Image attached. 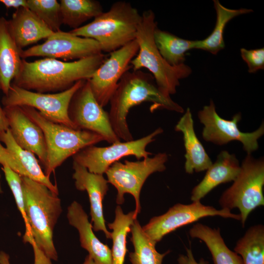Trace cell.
<instances>
[{
    "label": "cell",
    "mask_w": 264,
    "mask_h": 264,
    "mask_svg": "<svg viewBox=\"0 0 264 264\" xmlns=\"http://www.w3.org/2000/svg\"><path fill=\"white\" fill-rule=\"evenodd\" d=\"M10 33L21 50L41 40L47 39L52 31L33 12L27 7H21L8 20Z\"/></svg>",
    "instance_id": "20"
},
{
    "label": "cell",
    "mask_w": 264,
    "mask_h": 264,
    "mask_svg": "<svg viewBox=\"0 0 264 264\" xmlns=\"http://www.w3.org/2000/svg\"><path fill=\"white\" fill-rule=\"evenodd\" d=\"M24 208L30 227L33 264H52L58 254L53 241L54 227L62 213L58 194L46 186L21 176Z\"/></svg>",
    "instance_id": "1"
},
{
    "label": "cell",
    "mask_w": 264,
    "mask_h": 264,
    "mask_svg": "<svg viewBox=\"0 0 264 264\" xmlns=\"http://www.w3.org/2000/svg\"><path fill=\"white\" fill-rule=\"evenodd\" d=\"M102 53L95 40L61 30L53 32L43 44L22 50V58L44 57L61 59L65 61L78 60Z\"/></svg>",
    "instance_id": "15"
},
{
    "label": "cell",
    "mask_w": 264,
    "mask_h": 264,
    "mask_svg": "<svg viewBox=\"0 0 264 264\" xmlns=\"http://www.w3.org/2000/svg\"><path fill=\"white\" fill-rule=\"evenodd\" d=\"M217 19L215 27L211 33L202 40L194 41L193 49L205 50L216 55L225 47L223 33L227 23L234 18L253 11L252 9H231L223 6L218 0H214Z\"/></svg>",
    "instance_id": "25"
},
{
    "label": "cell",
    "mask_w": 264,
    "mask_h": 264,
    "mask_svg": "<svg viewBox=\"0 0 264 264\" xmlns=\"http://www.w3.org/2000/svg\"><path fill=\"white\" fill-rule=\"evenodd\" d=\"M86 81L80 80L66 90L52 93L28 90L11 83L9 90L2 97L1 103L4 107H32L54 123L77 129L69 117L68 108L73 96Z\"/></svg>",
    "instance_id": "9"
},
{
    "label": "cell",
    "mask_w": 264,
    "mask_h": 264,
    "mask_svg": "<svg viewBox=\"0 0 264 264\" xmlns=\"http://www.w3.org/2000/svg\"><path fill=\"white\" fill-rule=\"evenodd\" d=\"M69 223L76 228L79 235L81 246L86 250L95 264H112L111 251L93 233L91 223L82 205L73 201L67 207Z\"/></svg>",
    "instance_id": "19"
},
{
    "label": "cell",
    "mask_w": 264,
    "mask_h": 264,
    "mask_svg": "<svg viewBox=\"0 0 264 264\" xmlns=\"http://www.w3.org/2000/svg\"><path fill=\"white\" fill-rule=\"evenodd\" d=\"M7 8H14L16 10L21 7H27V0H0Z\"/></svg>",
    "instance_id": "35"
},
{
    "label": "cell",
    "mask_w": 264,
    "mask_h": 264,
    "mask_svg": "<svg viewBox=\"0 0 264 264\" xmlns=\"http://www.w3.org/2000/svg\"><path fill=\"white\" fill-rule=\"evenodd\" d=\"M234 251L241 255L243 264H264V227H250L237 242Z\"/></svg>",
    "instance_id": "30"
},
{
    "label": "cell",
    "mask_w": 264,
    "mask_h": 264,
    "mask_svg": "<svg viewBox=\"0 0 264 264\" xmlns=\"http://www.w3.org/2000/svg\"><path fill=\"white\" fill-rule=\"evenodd\" d=\"M27 8L33 12L52 31L61 30L60 3L56 0H27Z\"/></svg>",
    "instance_id": "31"
},
{
    "label": "cell",
    "mask_w": 264,
    "mask_h": 264,
    "mask_svg": "<svg viewBox=\"0 0 264 264\" xmlns=\"http://www.w3.org/2000/svg\"><path fill=\"white\" fill-rule=\"evenodd\" d=\"M215 216L241 220L240 214L232 213L228 209L218 210L213 206L204 205L199 201L190 204L177 203L164 214L152 218L142 228L156 244L165 235L179 227L204 217Z\"/></svg>",
    "instance_id": "11"
},
{
    "label": "cell",
    "mask_w": 264,
    "mask_h": 264,
    "mask_svg": "<svg viewBox=\"0 0 264 264\" xmlns=\"http://www.w3.org/2000/svg\"><path fill=\"white\" fill-rule=\"evenodd\" d=\"M72 168V178L76 188L81 191H86L88 196L92 229L95 231H103L107 239H111L110 232L105 224L103 210V200L109 190L107 179L103 175L91 173L74 161Z\"/></svg>",
    "instance_id": "18"
},
{
    "label": "cell",
    "mask_w": 264,
    "mask_h": 264,
    "mask_svg": "<svg viewBox=\"0 0 264 264\" xmlns=\"http://www.w3.org/2000/svg\"><path fill=\"white\" fill-rule=\"evenodd\" d=\"M20 107L44 133L47 151V161L44 172L47 176L50 177L68 157L87 147L104 140L96 133L54 123L32 107Z\"/></svg>",
    "instance_id": "6"
},
{
    "label": "cell",
    "mask_w": 264,
    "mask_h": 264,
    "mask_svg": "<svg viewBox=\"0 0 264 264\" xmlns=\"http://www.w3.org/2000/svg\"><path fill=\"white\" fill-rule=\"evenodd\" d=\"M153 103L151 112L158 109L183 113L181 106L158 88L153 75L140 70L127 71L111 97L109 115L112 128L120 139L133 140L127 122L130 110L143 102Z\"/></svg>",
    "instance_id": "3"
},
{
    "label": "cell",
    "mask_w": 264,
    "mask_h": 264,
    "mask_svg": "<svg viewBox=\"0 0 264 264\" xmlns=\"http://www.w3.org/2000/svg\"><path fill=\"white\" fill-rule=\"evenodd\" d=\"M68 113L77 129L96 133L110 144L120 141L112 128L109 113L93 95L88 80L73 96Z\"/></svg>",
    "instance_id": "12"
},
{
    "label": "cell",
    "mask_w": 264,
    "mask_h": 264,
    "mask_svg": "<svg viewBox=\"0 0 264 264\" xmlns=\"http://www.w3.org/2000/svg\"><path fill=\"white\" fill-rule=\"evenodd\" d=\"M241 54L243 60L246 63L249 73H255L264 68V48L246 49L242 48Z\"/></svg>",
    "instance_id": "33"
},
{
    "label": "cell",
    "mask_w": 264,
    "mask_h": 264,
    "mask_svg": "<svg viewBox=\"0 0 264 264\" xmlns=\"http://www.w3.org/2000/svg\"><path fill=\"white\" fill-rule=\"evenodd\" d=\"M175 130L183 133L186 150V172L191 174L194 171L207 170L212 162L195 133L192 115L189 108L177 122Z\"/></svg>",
    "instance_id": "22"
},
{
    "label": "cell",
    "mask_w": 264,
    "mask_h": 264,
    "mask_svg": "<svg viewBox=\"0 0 264 264\" xmlns=\"http://www.w3.org/2000/svg\"><path fill=\"white\" fill-rule=\"evenodd\" d=\"M198 117L204 125L202 135L205 141L219 145L233 140L239 141L247 154H250L258 149V140L264 133V124L253 132H241L238 127L241 119V114L234 115L231 120L224 119L218 114L212 100L198 112Z\"/></svg>",
    "instance_id": "13"
},
{
    "label": "cell",
    "mask_w": 264,
    "mask_h": 264,
    "mask_svg": "<svg viewBox=\"0 0 264 264\" xmlns=\"http://www.w3.org/2000/svg\"><path fill=\"white\" fill-rule=\"evenodd\" d=\"M193 238L202 241L209 249L214 264H243L241 256L230 250L222 239L220 228L197 223L189 230Z\"/></svg>",
    "instance_id": "24"
},
{
    "label": "cell",
    "mask_w": 264,
    "mask_h": 264,
    "mask_svg": "<svg viewBox=\"0 0 264 264\" xmlns=\"http://www.w3.org/2000/svg\"><path fill=\"white\" fill-rule=\"evenodd\" d=\"M241 169L236 155L221 151L214 163L208 168L202 180L192 190L191 199L199 201L218 185L234 181Z\"/></svg>",
    "instance_id": "21"
},
{
    "label": "cell",
    "mask_w": 264,
    "mask_h": 264,
    "mask_svg": "<svg viewBox=\"0 0 264 264\" xmlns=\"http://www.w3.org/2000/svg\"><path fill=\"white\" fill-rule=\"evenodd\" d=\"M115 219L112 222L108 223L112 240L111 251L112 264H124L125 256L128 251L127 248V236L131 231V226L137 215L134 210L124 214L122 208L117 206L115 210Z\"/></svg>",
    "instance_id": "27"
},
{
    "label": "cell",
    "mask_w": 264,
    "mask_h": 264,
    "mask_svg": "<svg viewBox=\"0 0 264 264\" xmlns=\"http://www.w3.org/2000/svg\"><path fill=\"white\" fill-rule=\"evenodd\" d=\"M106 59L101 53L71 62L50 58L33 62L23 59L20 71L12 83L41 93L63 91L77 81L90 79Z\"/></svg>",
    "instance_id": "2"
},
{
    "label": "cell",
    "mask_w": 264,
    "mask_h": 264,
    "mask_svg": "<svg viewBox=\"0 0 264 264\" xmlns=\"http://www.w3.org/2000/svg\"><path fill=\"white\" fill-rule=\"evenodd\" d=\"M1 169L7 184L13 194L18 209L25 223V232L23 237V242L32 245L31 233L24 208L21 176L13 171L6 165H3Z\"/></svg>",
    "instance_id": "32"
},
{
    "label": "cell",
    "mask_w": 264,
    "mask_h": 264,
    "mask_svg": "<svg viewBox=\"0 0 264 264\" xmlns=\"http://www.w3.org/2000/svg\"><path fill=\"white\" fill-rule=\"evenodd\" d=\"M130 238L134 251L129 253L132 264H162L165 256L170 250L159 253L155 248L156 244L144 231L138 221L134 220L131 226Z\"/></svg>",
    "instance_id": "26"
},
{
    "label": "cell",
    "mask_w": 264,
    "mask_h": 264,
    "mask_svg": "<svg viewBox=\"0 0 264 264\" xmlns=\"http://www.w3.org/2000/svg\"><path fill=\"white\" fill-rule=\"evenodd\" d=\"M135 35L139 50L131 62L133 70L146 68L152 74L159 89L170 96L176 92L179 80L188 77L192 69L184 63L177 66L169 64L160 53L155 43L154 32L157 27L155 14L151 10L142 14Z\"/></svg>",
    "instance_id": "4"
},
{
    "label": "cell",
    "mask_w": 264,
    "mask_h": 264,
    "mask_svg": "<svg viewBox=\"0 0 264 264\" xmlns=\"http://www.w3.org/2000/svg\"><path fill=\"white\" fill-rule=\"evenodd\" d=\"M178 264H209V262L201 258L197 262L194 258L191 249L186 248V254L180 255L177 259Z\"/></svg>",
    "instance_id": "34"
},
{
    "label": "cell",
    "mask_w": 264,
    "mask_h": 264,
    "mask_svg": "<svg viewBox=\"0 0 264 264\" xmlns=\"http://www.w3.org/2000/svg\"><path fill=\"white\" fill-rule=\"evenodd\" d=\"M141 18L137 9L130 2L118 1L91 22L70 32L95 40L102 52L110 53L135 39Z\"/></svg>",
    "instance_id": "5"
},
{
    "label": "cell",
    "mask_w": 264,
    "mask_h": 264,
    "mask_svg": "<svg viewBox=\"0 0 264 264\" xmlns=\"http://www.w3.org/2000/svg\"><path fill=\"white\" fill-rule=\"evenodd\" d=\"M0 164L7 166L21 176L45 185L58 194L57 185L45 175L35 154L16 143L9 129L0 135Z\"/></svg>",
    "instance_id": "16"
},
{
    "label": "cell",
    "mask_w": 264,
    "mask_h": 264,
    "mask_svg": "<svg viewBox=\"0 0 264 264\" xmlns=\"http://www.w3.org/2000/svg\"><path fill=\"white\" fill-rule=\"evenodd\" d=\"M0 264H10L9 256L3 251L0 252Z\"/></svg>",
    "instance_id": "37"
},
{
    "label": "cell",
    "mask_w": 264,
    "mask_h": 264,
    "mask_svg": "<svg viewBox=\"0 0 264 264\" xmlns=\"http://www.w3.org/2000/svg\"><path fill=\"white\" fill-rule=\"evenodd\" d=\"M156 45L165 61L172 66L182 64L187 51L193 49L194 41L179 38L157 27L154 32Z\"/></svg>",
    "instance_id": "29"
},
{
    "label": "cell",
    "mask_w": 264,
    "mask_h": 264,
    "mask_svg": "<svg viewBox=\"0 0 264 264\" xmlns=\"http://www.w3.org/2000/svg\"><path fill=\"white\" fill-rule=\"evenodd\" d=\"M82 264H95L92 259L88 255Z\"/></svg>",
    "instance_id": "38"
},
{
    "label": "cell",
    "mask_w": 264,
    "mask_h": 264,
    "mask_svg": "<svg viewBox=\"0 0 264 264\" xmlns=\"http://www.w3.org/2000/svg\"><path fill=\"white\" fill-rule=\"evenodd\" d=\"M168 159L166 153H159L142 160H126L124 162L117 161L112 164L105 174L108 183L117 190L116 203L121 205L124 202L125 194L132 195L135 202L134 211L138 215L141 211L140 195L143 185L151 175L166 169Z\"/></svg>",
    "instance_id": "8"
},
{
    "label": "cell",
    "mask_w": 264,
    "mask_h": 264,
    "mask_svg": "<svg viewBox=\"0 0 264 264\" xmlns=\"http://www.w3.org/2000/svg\"><path fill=\"white\" fill-rule=\"evenodd\" d=\"M59 3L62 23L73 29L103 12L101 3L95 0H61Z\"/></svg>",
    "instance_id": "28"
},
{
    "label": "cell",
    "mask_w": 264,
    "mask_h": 264,
    "mask_svg": "<svg viewBox=\"0 0 264 264\" xmlns=\"http://www.w3.org/2000/svg\"><path fill=\"white\" fill-rule=\"evenodd\" d=\"M233 181L221 196L219 204L222 208L230 210L238 208L243 227L249 214L257 207L264 205V160L255 159L247 154Z\"/></svg>",
    "instance_id": "7"
},
{
    "label": "cell",
    "mask_w": 264,
    "mask_h": 264,
    "mask_svg": "<svg viewBox=\"0 0 264 264\" xmlns=\"http://www.w3.org/2000/svg\"><path fill=\"white\" fill-rule=\"evenodd\" d=\"M9 129L16 143L22 148L36 154L43 169L47 161V151L44 133L20 106L3 108Z\"/></svg>",
    "instance_id": "17"
},
{
    "label": "cell",
    "mask_w": 264,
    "mask_h": 264,
    "mask_svg": "<svg viewBox=\"0 0 264 264\" xmlns=\"http://www.w3.org/2000/svg\"><path fill=\"white\" fill-rule=\"evenodd\" d=\"M158 128L149 134L136 140L117 142L107 147H87L72 157L73 161L94 174L103 175L110 167L122 158L134 156L138 160L146 158L152 154L146 147L155 140V137L163 132Z\"/></svg>",
    "instance_id": "10"
},
{
    "label": "cell",
    "mask_w": 264,
    "mask_h": 264,
    "mask_svg": "<svg viewBox=\"0 0 264 264\" xmlns=\"http://www.w3.org/2000/svg\"><path fill=\"white\" fill-rule=\"evenodd\" d=\"M9 129L6 118L5 116L3 109L0 104V135Z\"/></svg>",
    "instance_id": "36"
},
{
    "label": "cell",
    "mask_w": 264,
    "mask_h": 264,
    "mask_svg": "<svg viewBox=\"0 0 264 264\" xmlns=\"http://www.w3.org/2000/svg\"><path fill=\"white\" fill-rule=\"evenodd\" d=\"M139 50L135 40L110 53L88 80L97 102L102 107L110 101L124 74L132 67L131 62Z\"/></svg>",
    "instance_id": "14"
},
{
    "label": "cell",
    "mask_w": 264,
    "mask_h": 264,
    "mask_svg": "<svg viewBox=\"0 0 264 264\" xmlns=\"http://www.w3.org/2000/svg\"><path fill=\"white\" fill-rule=\"evenodd\" d=\"M2 193V190L1 188V183H0V194H1Z\"/></svg>",
    "instance_id": "39"
},
{
    "label": "cell",
    "mask_w": 264,
    "mask_h": 264,
    "mask_svg": "<svg viewBox=\"0 0 264 264\" xmlns=\"http://www.w3.org/2000/svg\"><path fill=\"white\" fill-rule=\"evenodd\" d=\"M13 40L8 20L0 18V89L6 95L11 81L18 74L22 62L21 52Z\"/></svg>",
    "instance_id": "23"
}]
</instances>
